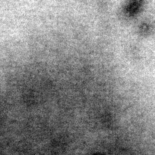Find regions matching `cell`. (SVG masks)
<instances>
[{
	"label": "cell",
	"mask_w": 155,
	"mask_h": 155,
	"mask_svg": "<svg viewBox=\"0 0 155 155\" xmlns=\"http://www.w3.org/2000/svg\"><path fill=\"white\" fill-rule=\"evenodd\" d=\"M143 0H129L127 4L125 11L129 15H133L137 13L141 8Z\"/></svg>",
	"instance_id": "obj_1"
}]
</instances>
